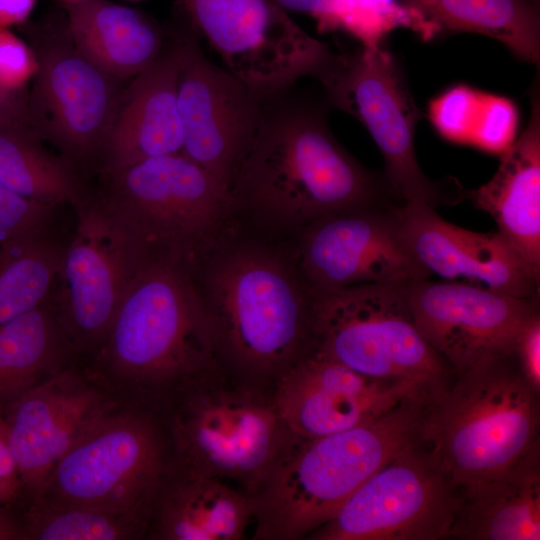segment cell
Listing matches in <instances>:
<instances>
[{
	"label": "cell",
	"instance_id": "1",
	"mask_svg": "<svg viewBox=\"0 0 540 540\" xmlns=\"http://www.w3.org/2000/svg\"><path fill=\"white\" fill-rule=\"evenodd\" d=\"M329 108L324 94L296 84L263 99L258 128L229 189L237 223L285 240L331 214L403 203L383 174L335 138Z\"/></svg>",
	"mask_w": 540,
	"mask_h": 540
},
{
	"label": "cell",
	"instance_id": "2",
	"mask_svg": "<svg viewBox=\"0 0 540 540\" xmlns=\"http://www.w3.org/2000/svg\"><path fill=\"white\" fill-rule=\"evenodd\" d=\"M217 360L250 377H278L313 347L314 295L289 241L234 219L187 266Z\"/></svg>",
	"mask_w": 540,
	"mask_h": 540
},
{
	"label": "cell",
	"instance_id": "3",
	"mask_svg": "<svg viewBox=\"0 0 540 540\" xmlns=\"http://www.w3.org/2000/svg\"><path fill=\"white\" fill-rule=\"evenodd\" d=\"M428 400H407L373 420L291 441L251 495L255 539L309 536L376 471L419 441Z\"/></svg>",
	"mask_w": 540,
	"mask_h": 540
},
{
	"label": "cell",
	"instance_id": "4",
	"mask_svg": "<svg viewBox=\"0 0 540 540\" xmlns=\"http://www.w3.org/2000/svg\"><path fill=\"white\" fill-rule=\"evenodd\" d=\"M539 394L514 355L455 374L428 402L420 444L456 491L486 481L539 446Z\"/></svg>",
	"mask_w": 540,
	"mask_h": 540
},
{
	"label": "cell",
	"instance_id": "5",
	"mask_svg": "<svg viewBox=\"0 0 540 540\" xmlns=\"http://www.w3.org/2000/svg\"><path fill=\"white\" fill-rule=\"evenodd\" d=\"M108 368L131 384H186L217 363L207 313L188 268L148 257L129 283L104 339Z\"/></svg>",
	"mask_w": 540,
	"mask_h": 540
},
{
	"label": "cell",
	"instance_id": "6",
	"mask_svg": "<svg viewBox=\"0 0 540 540\" xmlns=\"http://www.w3.org/2000/svg\"><path fill=\"white\" fill-rule=\"evenodd\" d=\"M405 284H362L315 296L313 347L362 375L438 395L455 373L419 332Z\"/></svg>",
	"mask_w": 540,
	"mask_h": 540
},
{
	"label": "cell",
	"instance_id": "7",
	"mask_svg": "<svg viewBox=\"0 0 540 540\" xmlns=\"http://www.w3.org/2000/svg\"><path fill=\"white\" fill-rule=\"evenodd\" d=\"M107 176L103 200L149 257L187 266L233 219L229 189L182 154L147 158Z\"/></svg>",
	"mask_w": 540,
	"mask_h": 540
},
{
	"label": "cell",
	"instance_id": "8",
	"mask_svg": "<svg viewBox=\"0 0 540 540\" xmlns=\"http://www.w3.org/2000/svg\"><path fill=\"white\" fill-rule=\"evenodd\" d=\"M109 409L80 433L37 496L47 505L89 507L146 523L164 480L161 442L147 418Z\"/></svg>",
	"mask_w": 540,
	"mask_h": 540
},
{
	"label": "cell",
	"instance_id": "9",
	"mask_svg": "<svg viewBox=\"0 0 540 540\" xmlns=\"http://www.w3.org/2000/svg\"><path fill=\"white\" fill-rule=\"evenodd\" d=\"M330 107L358 119L384 159V177L403 202L433 207L465 198L456 179L432 180L421 170L415 153L420 117L406 78L394 56L381 46L341 54L337 66L321 82Z\"/></svg>",
	"mask_w": 540,
	"mask_h": 540
},
{
	"label": "cell",
	"instance_id": "10",
	"mask_svg": "<svg viewBox=\"0 0 540 540\" xmlns=\"http://www.w3.org/2000/svg\"><path fill=\"white\" fill-rule=\"evenodd\" d=\"M192 387L173 420L182 472L229 479L253 495L291 441L274 407L248 389L205 384Z\"/></svg>",
	"mask_w": 540,
	"mask_h": 540
},
{
	"label": "cell",
	"instance_id": "11",
	"mask_svg": "<svg viewBox=\"0 0 540 540\" xmlns=\"http://www.w3.org/2000/svg\"><path fill=\"white\" fill-rule=\"evenodd\" d=\"M224 68L264 99L304 77L324 80L340 54L271 0H181Z\"/></svg>",
	"mask_w": 540,
	"mask_h": 540
},
{
	"label": "cell",
	"instance_id": "12",
	"mask_svg": "<svg viewBox=\"0 0 540 540\" xmlns=\"http://www.w3.org/2000/svg\"><path fill=\"white\" fill-rule=\"evenodd\" d=\"M456 489L420 440L368 478L313 540H439L448 538Z\"/></svg>",
	"mask_w": 540,
	"mask_h": 540
},
{
	"label": "cell",
	"instance_id": "13",
	"mask_svg": "<svg viewBox=\"0 0 540 540\" xmlns=\"http://www.w3.org/2000/svg\"><path fill=\"white\" fill-rule=\"evenodd\" d=\"M398 204L323 217L290 240L299 272L314 296L338 289L408 283L431 275L403 235Z\"/></svg>",
	"mask_w": 540,
	"mask_h": 540
},
{
	"label": "cell",
	"instance_id": "14",
	"mask_svg": "<svg viewBox=\"0 0 540 540\" xmlns=\"http://www.w3.org/2000/svg\"><path fill=\"white\" fill-rule=\"evenodd\" d=\"M76 209L75 234L62 249L58 320L75 342L102 344L124 292L148 254L104 200L84 201Z\"/></svg>",
	"mask_w": 540,
	"mask_h": 540
},
{
	"label": "cell",
	"instance_id": "15",
	"mask_svg": "<svg viewBox=\"0 0 540 540\" xmlns=\"http://www.w3.org/2000/svg\"><path fill=\"white\" fill-rule=\"evenodd\" d=\"M177 33L181 48L177 80L181 154L230 189L258 128L263 99L207 58L200 34L189 18Z\"/></svg>",
	"mask_w": 540,
	"mask_h": 540
},
{
	"label": "cell",
	"instance_id": "16",
	"mask_svg": "<svg viewBox=\"0 0 540 540\" xmlns=\"http://www.w3.org/2000/svg\"><path fill=\"white\" fill-rule=\"evenodd\" d=\"M33 51L37 70L28 100L33 133L74 166L97 161L121 82L76 48L67 27L43 35Z\"/></svg>",
	"mask_w": 540,
	"mask_h": 540
},
{
	"label": "cell",
	"instance_id": "17",
	"mask_svg": "<svg viewBox=\"0 0 540 540\" xmlns=\"http://www.w3.org/2000/svg\"><path fill=\"white\" fill-rule=\"evenodd\" d=\"M414 322L455 374L513 355L539 297L518 298L460 281L423 278L405 284Z\"/></svg>",
	"mask_w": 540,
	"mask_h": 540
},
{
	"label": "cell",
	"instance_id": "18",
	"mask_svg": "<svg viewBox=\"0 0 540 540\" xmlns=\"http://www.w3.org/2000/svg\"><path fill=\"white\" fill-rule=\"evenodd\" d=\"M273 404L294 440H310L378 418L407 400H431L415 384L362 375L312 347L278 377Z\"/></svg>",
	"mask_w": 540,
	"mask_h": 540
},
{
	"label": "cell",
	"instance_id": "19",
	"mask_svg": "<svg viewBox=\"0 0 540 540\" xmlns=\"http://www.w3.org/2000/svg\"><path fill=\"white\" fill-rule=\"evenodd\" d=\"M405 240L430 275L483 286L518 298L539 297L535 273L498 233L474 232L444 220L426 203L398 209Z\"/></svg>",
	"mask_w": 540,
	"mask_h": 540
},
{
	"label": "cell",
	"instance_id": "20",
	"mask_svg": "<svg viewBox=\"0 0 540 540\" xmlns=\"http://www.w3.org/2000/svg\"><path fill=\"white\" fill-rule=\"evenodd\" d=\"M177 29L156 60L121 89L97 161L106 175L147 158L181 154Z\"/></svg>",
	"mask_w": 540,
	"mask_h": 540
},
{
	"label": "cell",
	"instance_id": "21",
	"mask_svg": "<svg viewBox=\"0 0 540 540\" xmlns=\"http://www.w3.org/2000/svg\"><path fill=\"white\" fill-rule=\"evenodd\" d=\"M107 409L100 393L70 372L52 376L21 398L8 441L19 473L37 495L80 433Z\"/></svg>",
	"mask_w": 540,
	"mask_h": 540
},
{
	"label": "cell",
	"instance_id": "22",
	"mask_svg": "<svg viewBox=\"0 0 540 540\" xmlns=\"http://www.w3.org/2000/svg\"><path fill=\"white\" fill-rule=\"evenodd\" d=\"M531 114L520 137L501 154L494 176L466 190L480 210L497 224L498 233L540 275V97L539 82L530 91Z\"/></svg>",
	"mask_w": 540,
	"mask_h": 540
},
{
	"label": "cell",
	"instance_id": "23",
	"mask_svg": "<svg viewBox=\"0 0 540 540\" xmlns=\"http://www.w3.org/2000/svg\"><path fill=\"white\" fill-rule=\"evenodd\" d=\"M448 538L540 539V446L502 473L457 490Z\"/></svg>",
	"mask_w": 540,
	"mask_h": 540
},
{
	"label": "cell",
	"instance_id": "24",
	"mask_svg": "<svg viewBox=\"0 0 540 540\" xmlns=\"http://www.w3.org/2000/svg\"><path fill=\"white\" fill-rule=\"evenodd\" d=\"M67 14L76 48L121 83L150 66L166 42L162 29L145 15L109 0L69 1Z\"/></svg>",
	"mask_w": 540,
	"mask_h": 540
},
{
	"label": "cell",
	"instance_id": "25",
	"mask_svg": "<svg viewBox=\"0 0 540 540\" xmlns=\"http://www.w3.org/2000/svg\"><path fill=\"white\" fill-rule=\"evenodd\" d=\"M154 535L168 540H239L253 518L251 496L223 480L183 472L162 486L153 511Z\"/></svg>",
	"mask_w": 540,
	"mask_h": 540
},
{
	"label": "cell",
	"instance_id": "26",
	"mask_svg": "<svg viewBox=\"0 0 540 540\" xmlns=\"http://www.w3.org/2000/svg\"><path fill=\"white\" fill-rule=\"evenodd\" d=\"M424 38L458 32L492 37L539 65L540 13L533 0H395Z\"/></svg>",
	"mask_w": 540,
	"mask_h": 540
},
{
	"label": "cell",
	"instance_id": "27",
	"mask_svg": "<svg viewBox=\"0 0 540 540\" xmlns=\"http://www.w3.org/2000/svg\"><path fill=\"white\" fill-rule=\"evenodd\" d=\"M429 118L445 139L501 155L514 141L519 116L512 100L460 84L430 102Z\"/></svg>",
	"mask_w": 540,
	"mask_h": 540
},
{
	"label": "cell",
	"instance_id": "28",
	"mask_svg": "<svg viewBox=\"0 0 540 540\" xmlns=\"http://www.w3.org/2000/svg\"><path fill=\"white\" fill-rule=\"evenodd\" d=\"M40 141L32 132L0 127V184L30 200L77 208L86 199L75 166Z\"/></svg>",
	"mask_w": 540,
	"mask_h": 540
},
{
	"label": "cell",
	"instance_id": "29",
	"mask_svg": "<svg viewBox=\"0 0 540 540\" xmlns=\"http://www.w3.org/2000/svg\"><path fill=\"white\" fill-rule=\"evenodd\" d=\"M62 249L44 229L0 245V325L44 305L59 276Z\"/></svg>",
	"mask_w": 540,
	"mask_h": 540
},
{
	"label": "cell",
	"instance_id": "30",
	"mask_svg": "<svg viewBox=\"0 0 540 540\" xmlns=\"http://www.w3.org/2000/svg\"><path fill=\"white\" fill-rule=\"evenodd\" d=\"M58 318L44 305L0 325V392L33 382L62 352Z\"/></svg>",
	"mask_w": 540,
	"mask_h": 540
},
{
	"label": "cell",
	"instance_id": "31",
	"mask_svg": "<svg viewBox=\"0 0 540 540\" xmlns=\"http://www.w3.org/2000/svg\"><path fill=\"white\" fill-rule=\"evenodd\" d=\"M144 525L134 517L99 509L40 503L31 534L41 540H118L136 535Z\"/></svg>",
	"mask_w": 540,
	"mask_h": 540
},
{
	"label": "cell",
	"instance_id": "32",
	"mask_svg": "<svg viewBox=\"0 0 540 540\" xmlns=\"http://www.w3.org/2000/svg\"><path fill=\"white\" fill-rule=\"evenodd\" d=\"M54 206L27 199L0 184V245L43 230Z\"/></svg>",
	"mask_w": 540,
	"mask_h": 540
},
{
	"label": "cell",
	"instance_id": "33",
	"mask_svg": "<svg viewBox=\"0 0 540 540\" xmlns=\"http://www.w3.org/2000/svg\"><path fill=\"white\" fill-rule=\"evenodd\" d=\"M36 70L33 49L8 28H0V86L13 90L25 88Z\"/></svg>",
	"mask_w": 540,
	"mask_h": 540
},
{
	"label": "cell",
	"instance_id": "34",
	"mask_svg": "<svg viewBox=\"0 0 540 540\" xmlns=\"http://www.w3.org/2000/svg\"><path fill=\"white\" fill-rule=\"evenodd\" d=\"M513 355L528 384L540 393V313L520 331Z\"/></svg>",
	"mask_w": 540,
	"mask_h": 540
},
{
	"label": "cell",
	"instance_id": "35",
	"mask_svg": "<svg viewBox=\"0 0 540 540\" xmlns=\"http://www.w3.org/2000/svg\"><path fill=\"white\" fill-rule=\"evenodd\" d=\"M28 100L29 91L25 88L13 90L0 86V127L33 133Z\"/></svg>",
	"mask_w": 540,
	"mask_h": 540
},
{
	"label": "cell",
	"instance_id": "36",
	"mask_svg": "<svg viewBox=\"0 0 540 540\" xmlns=\"http://www.w3.org/2000/svg\"><path fill=\"white\" fill-rule=\"evenodd\" d=\"M286 12H299L314 17L319 26L328 29L335 0H271Z\"/></svg>",
	"mask_w": 540,
	"mask_h": 540
},
{
	"label": "cell",
	"instance_id": "37",
	"mask_svg": "<svg viewBox=\"0 0 540 540\" xmlns=\"http://www.w3.org/2000/svg\"><path fill=\"white\" fill-rule=\"evenodd\" d=\"M36 0H0V28L24 22L31 14Z\"/></svg>",
	"mask_w": 540,
	"mask_h": 540
},
{
	"label": "cell",
	"instance_id": "38",
	"mask_svg": "<svg viewBox=\"0 0 540 540\" xmlns=\"http://www.w3.org/2000/svg\"><path fill=\"white\" fill-rule=\"evenodd\" d=\"M13 488V483L0 479V500L5 498Z\"/></svg>",
	"mask_w": 540,
	"mask_h": 540
},
{
	"label": "cell",
	"instance_id": "39",
	"mask_svg": "<svg viewBox=\"0 0 540 540\" xmlns=\"http://www.w3.org/2000/svg\"><path fill=\"white\" fill-rule=\"evenodd\" d=\"M12 529L7 523L0 518V538H6L13 536Z\"/></svg>",
	"mask_w": 540,
	"mask_h": 540
},
{
	"label": "cell",
	"instance_id": "40",
	"mask_svg": "<svg viewBox=\"0 0 540 540\" xmlns=\"http://www.w3.org/2000/svg\"><path fill=\"white\" fill-rule=\"evenodd\" d=\"M533 1H535V2L539 3V0H533Z\"/></svg>",
	"mask_w": 540,
	"mask_h": 540
},
{
	"label": "cell",
	"instance_id": "41",
	"mask_svg": "<svg viewBox=\"0 0 540 540\" xmlns=\"http://www.w3.org/2000/svg\"><path fill=\"white\" fill-rule=\"evenodd\" d=\"M69 1H74V0H69Z\"/></svg>",
	"mask_w": 540,
	"mask_h": 540
}]
</instances>
